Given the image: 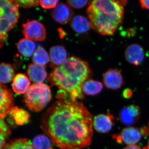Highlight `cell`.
<instances>
[{"label": "cell", "instance_id": "cell-33", "mask_svg": "<svg viewBox=\"0 0 149 149\" xmlns=\"http://www.w3.org/2000/svg\"><path fill=\"white\" fill-rule=\"evenodd\" d=\"M143 149H149V139L148 141V145L146 146V147H144Z\"/></svg>", "mask_w": 149, "mask_h": 149}, {"label": "cell", "instance_id": "cell-21", "mask_svg": "<svg viewBox=\"0 0 149 149\" xmlns=\"http://www.w3.org/2000/svg\"><path fill=\"white\" fill-rule=\"evenodd\" d=\"M14 70L10 64L2 63L0 65L1 83H7L13 80L15 76Z\"/></svg>", "mask_w": 149, "mask_h": 149}, {"label": "cell", "instance_id": "cell-20", "mask_svg": "<svg viewBox=\"0 0 149 149\" xmlns=\"http://www.w3.org/2000/svg\"><path fill=\"white\" fill-rule=\"evenodd\" d=\"M13 118L15 123L18 125L27 124L29 121V115L25 110L18 107H13L9 113Z\"/></svg>", "mask_w": 149, "mask_h": 149}, {"label": "cell", "instance_id": "cell-9", "mask_svg": "<svg viewBox=\"0 0 149 149\" xmlns=\"http://www.w3.org/2000/svg\"><path fill=\"white\" fill-rule=\"evenodd\" d=\"M141 116V110L139 107L135 105H130L123 107L119 113V118L123 124L131 125L137 121Z\"/></svg>", "mask_w": 149, "mask_h": 149}, {"label": "cell", "instance_id": "cell-22", "mask_svg": "<svg viewBox=\"0 0 149 149\" xmlns=\"http://www.w3.org/2000/svg\"><path fill=\"white\" fill-rule=\"evenodd\" d=\"M49 60L47 52L41 47L37 48L32 56V61L34 63L42 66L48 63Z\"/></svg>", "mask_w": 149, "mask_h": 149}, {"label": "cell", "instance_id": "cell-29", "mask_svg": "<svg viewBox=\"0 0 149 149\" xmlns=\"http://www.w3.org/2000/svg\"><path fill=\"white\" fill-rule=\"evenodd\" d=\"M133 91L132 90L126 88L123 92L122 95L123 97L125 99H129L133 96Z\"/></svg>", "mask_w": 149, "mask_h": 149}, {"label": "cell", "instance_id": "cell-18", "mask_svg": "<svg viewBox=\"0 0 149 149\" xmlns=\"http://www.w3.org/2000/svg\"><path fill=\"white\" fill-rule=\"evenodd\" d=\"M102 84L99 81L89 79L83 83L82 87V91L87 95H96L102 90Z\"/></svg>", "mask_w": 149, "mask_h": 149}, {"label": "cell", "instance_id": "cell-34", "mask_svg": "<svg viewBox=\"0 0 149 149\" xmlns=\"http://www.w3.org/2000/svg\"><path fill=\"white\" fill-rule=\"evenodd\" d=\"M148 127H149V122H148Z\"/></svg>", "mask_w": 149, "mask_h": 149}, {"label": "cell", "instance_id": "cell-5", "mask_svg": "<svg viewBox=\"0 0 149 149\" xmlns=\"http://www.w3.org/2000/svg\"><path fill=\"white\" fill-rule=\"evenodd\" d=\"M52 99L49 85L44 83H35L30 86L24 96V101L30 110L41 111Z\"/></svg>", "mask_w": 149, "mask_h": 149}, {"label": "cell", "instance_id": "cell-1", "mask_svg": "<svg viewBox=\"0 0 149 149\" xmlns=\"http://www.w3.org/2000/svg\"><path fill=\"white\" fill-rule=\"evenodd\" d=\"M93 125L86 107L70 99L56 102L43 114L41 128L58 148L80 149L92 143Z\"/></svg>", "mask_w": 149, "mask_h": 149}, {"label": "cell", "instance_id": "cell-14", "mask_svg": "<svg viewBox=\"0 0 149 149\" xmlns=\"http://www.w3.org/2000/svg\"><path fill=\"white\" fill-rule=\"evenodd\" d=\"M120 136L123 142L128 146H131L135 145L141 141L142 135L138 128L128 127L121 131Z\"/></svg>", "mask_w": 149, "mask_h": 149}, {"label": "cell", "instance_id": "cell-16", "mask_svg": "<svg viewBox=\"0 0 149 149\" xmlns=\"http://www.w3.org/2000/svg\"><path fill=\"white\" fill-rule=\"evenodd\" d=\"M30 82L24 74L18 73L15 76L12 88L14 92L19 95L25 94L30 87Z\"/></svg>", "mask_w": 149, "mask_h": 149}, {"label": "cell", "instance_id": "cell-13", "mask_svg": "<svg viewBox=\"0 0 149 149\" xmlns=\"http://www.w3.org/2000/svg\"><path fill=\"white\" fill-rule=\"evenodd\" d=\"M49 55L51 65L54 68L63 64L67 59L66 51L62 46L52 47L50 49Z\"/></svg>", "mask_w": 149, "mask_h": 149}, {"label": "cell", "instance_id": "cell-25", "mask_svg": "<svg viewBox=\"0 0 149 149\" xmlns=\"http://www.w3.org/2000/svg\"><path fill=\"white\" fill-rule=\"evenodd\" d=\"M10 131L8 126L6 124L4 120L1 118L0 120V149H5L6 140L10 135Z\"/></svg>", "mask_w": 149, "mask_h": 149}, {"label": "cell", "instance_id": "cell-12", "mask_svg": "<svg viewBox=\"0 0 149 149\" xmlns=\"http://www.w3.org/2000/svg\"><path fill=\"white\" fill-rule=\"evenodd\" d=\"M73 12L67 5L61 3L57 5L52 12L53 18L58 23L65 24L72 19Z\"/></svg>", "mask_w": 149, "mask_h": 149}, {"label": "cell", "instance_id": "cell-4", "mask_svg": "<svg viewBox=\"0 0 149 149\" xmlns=\"http://www.w3.org/2000/svg\"><path fill=\"white\" fill-rule=\"evenodd\" d=\"M19 17L18 6L13 0L0 1V40L2 47L7 38L8 32L17 23Z\"/></svg>", "mask_w": 149, "mask_h": 149}, {"label": "cell", "instance_id": "cell-17", "mask_svg": "<svg viewBox=\"0 0 149 149\" xmlns=\"http://www.w3.org/2000/svg\"><path fill=\"white\" fill-rule=\"evenodd\" d=\"M70 27L77 33H84L88 32L91 27L90 20L85 17L77 15L71 19Z\"/></svg>", "mask_w": 149, "mask_h": 149}, {"label": "cell", "instance_id": "cell-15", "mask_svg": "<svg viewBox=\"0 0 149 149\" xmlns=\"http://www.w3.org/2000/svg\"><path fill=\"white\" fill-rule=\"evenodd\" d=\"M27 73L29 79L37 83H42L47 76L45 67L34 63L29 65Z\"/></svg>", "mask_w": 149, "mask_h": 149}, {"label": "cell", "instance_id": "cell-31", "mask_svg": "<svg viewBox=\"0 0 149 149\" xmlns=\"http://www.w3.org/2000/svg\"><path fill=\"white\" fill-rule=\"evenodd\" d=\"M141 135L144 136H147L149 135V128L147 127H143L141 128Z\"/></svg>", "mask_w": 149, "mask_h": 149}, {"label": "cell", "instance_id": "cell-24", "mask_svg": "<svg viewBox=\"0 0 149 149\" xmlns=\"http://www.w3.org/2000/svg\"><path fill=\"white\" fill-rule=\"evenodd\" d=\"M50 141L45 135H38L33 139L32 145L35 149H53L51 146Z\"/></svg>", "mask_w": 149, "mask_h": 149}, {"label": "cell", "instance_id": "cell-10", "mask_svg": "<svg viewBox=\"0 0 149 149\" xmlns=\"http://www.w3.org/2000/svg\"><path fill=\"white\" fill-rule=\"evenodd\" d=\"M103 82L107 88L112 90L119 89L123 84L122 74L116 69H109L104 73Z\"/></svg>", "mask_w": 149, "mask_h": 149}, {"label": "cell", "instance_id": "cell-28", "mask_svg": "<svg viewBox=\"0 0 149 149\" xmlns=\"http://www.w3.org/2000/svg\"><path fill=\"white\" fill-rule=\"evenodd\" d=\"M68 4L75 8H80L85 7L88 2V1H77L68 0L67 1Z\"/></svg>", "mask_w": 149, "mask_h": 149}, {"label": "cell", "instance_id": "cell-8", "mask_svg": "<svg viewBox=\"0 0 149 149\" xmlns=\"http://www.w3.org/2000/svg\"><path fill=\"white\" fill-rule=\"evenodd\" d=\"M114 125V118L108 112L107 114L98 115L93 120V127L100 133H107L111 130Z\"/></svg>", "mask_w": 149, "mask_h": 149}, {"label": "cell", "instance_id": "cell-26", "mask_svg": "<svg viewBox=\"0 0 149 149\" xmlns=\"http://www.w3.org/2000/svg\"><path fill=\"white\" fill-rule=\"evenodd\" d=\"M15 1L18 6H20L25 8L37 6L40 3V1L37 0H16Z\"/></svg>", "mask_w": 149, "mask_h": 149}, {"label": "cell", "instance_id": "cell-3", "mask_svg": "<svg viewBox=\"0 0 149 149\" xmlns=\"http://www.w3.org/2000/svg\"><path fill=\"white\" fill-rule=\"evenodd\" d=\"M87 13L92 29L100 35L110 36L122 24L124 10L119 1L96 0L90 4Z\"/></svg>", "mask_w": 149, "mask_h": 149}, {"label": "cell", "instance_id": "cell-30", "mask_svg": "<svg viewBox=\"0 0 149 149\" xmlns=\"http://www.w3.org/2000/svg\"><path fill=\"white\" fill-rule=\"evenodd\" d=\"M140 3L142 8L149 10V0H141L140 1Z\"/></svg>", "mask_w": 149, "mask_h": 149}, {"label": "cell", "instance_id": "cell-11", "mask_svg": "<svg viewBox=\"0 0 149 149\" xmlns=\"http://www.w3.org/2000/svg\"><path fill=\"white\" fill-rule=\"evenodd\" d=\"M144 53L143 49L140 45L131 44L125 50V59L129 63L135 65H139L143 61Z\"/></svg>", "mask_w": 149, "mask_h": 149}, {"label": "cell", "instance_id": "cell-27", "mask_svg": "<svg viewBox=\"0 0 149 149\" xmlns=\"http://www.w3.org/2000/svg\"><path fill=\"white\" fill-rule=\"evenodd\" d=\"M40 6L45 9H50L55 8L59 1L58 0H40Z\"/></svg>", "mask_w": 149, "mask_h": 149}, {"label": "cell", "instance_id": "cell-32", "mask_svg": "<svg viewBox=\"0 0 149 149\" xmlns=\"http://www.w3.org/2000/svg\"><path fill=\"white\" fill-rule=\"evenodd\" d=\"M124 149H142L141 147L137 145H131V146H128L125 147Z\"/></svg>", "mask_w": 149, "mask_h": 149}, {"label": "cell", "instance_id": "cell-23", "mask_svg": "<svg viewBox=\"0 0 149 149\" xmlns=\"http://www.w3.org/2000/svg\"><path fill=\"white\" fill-rule=\"evenodd\" d=\"M5 149H35L31 141L26 139H15L6 145Z\"/></svg>", "mask_w": 149, "mask_h": 149}, {"label": "cell", "instance_id": "cell-19", "mask_svg": "<svg viewBox=\"0 0 149 149\" xmlns=\"http://www.w3.org/2000/svg\"><path fill=\"white\" fill-rule=\"evenodd\" d=\"M19 53L24 56L29 57L35 52V45L32 40L24 38L19 40L17 45Z\"/></svg>", "mask_w": 149, "mask_h": 149}, {"label": "cell", "instance_id": "cell-6", "mask_svg": "<svg viewBox=\"0 0 149 149\" xmlns=\"http://www.w3.org/2000/svg\"><path fill=\"white\" fill-rule=\"evenodd\" d=\"M22 25V33L26 39L36 41H43L45 39L46 29L40 22L28 20Z\"/></svg>", "mask_w": 149, "mask_h": 149}, {"label": "cell", "instance_id": "cell-2", "mask_svg": "<svg viewBox=\"0 0 149 149\" xmlns=\"http://www.w3.org/2000/svg\"><path fill=\"white\" fill-rule=\"evenodd\" d=\"M91 70L87 62L76 57L67 58L61 66L53 70L48 77L52 85L57 86L60 91L58 95L64 99L68 95L71 100L83 99L82 85L91 76Z\"/></svg>", "mask_w": 149, "mask_h": 149}, {"label": "cell", "instance_id": "cell-7", "mask_svg": "<svg viewBox=\"0 0 149 149\" xmlns=\"http://www.w3.org/2000/svg\"><path fill=\"white\" fill-rule=\"evenodd\" d=\"M0 96V116L3 119L14 107L13 93L6 85L1 83Z\"/></svg>", "mask_w": 149, "mask_h": 149}]
</instances>
